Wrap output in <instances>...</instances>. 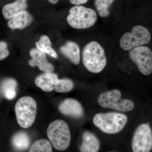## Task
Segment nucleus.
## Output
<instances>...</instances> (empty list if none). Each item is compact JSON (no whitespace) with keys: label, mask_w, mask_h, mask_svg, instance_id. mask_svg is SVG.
<instances>
[{"label":"nucleus","mask_w":152,"mask_h":152,"mask_svg":"<svg viewBox=\"0 0 152 152\" xmlns=\"http://www.w3.org/2000/svg\"><path fill=\"white\" fill-rule=\"evenodd\" d=\"M82 59L85 68L93 73H100L107 65L104 50L96 41H92L85 46L82 53Z\"/></svg>","instance_id":"f257e3e1"},{"label":"nucleus","mask_w":152,"mask_h":152,"mask_svg":"<svg viewBox=\"0 0 152 152\" xmlns=\"http://www.w3.org/2000/svg\"><path fill=\"white\" fill-rule=\"evenodd\" d=\"M128 121L124 114L110 112L96 114L93 118L94 125L103 132L114 134L120 132Z\"/></svg>","instance_id":"f03ea898"},{"label":"nucleus","mask_w":152,"mask_h":152,"mask_svg":"<svg viewBox=\"0 0 152 152\" xmlns=\"http://www.w3.org/2000/svg\"><path fill=\"white\" fill-rule=\"evenodd\" d=\"M47 134L53 146L58 151H65L70 145L69 128L63 120H57L53 122L48 128Z\"/></svg>","instance_id":"7ed1b4c3"},{"label":"nucleus","mask_w":152,"mask_h":152,"mask_svg":"<svg viewBox=\"0 0 152 152\" xmlns=\"http://www.w3.org/2000/svg\"><path fill=\"white\" fill-rule=\"evenodd\" d=\"M67 21L76 29H85L91 27L97 20V15L93 9L84 6L77 5L69 11Z\"/></svg>","instance_id":"20e7f679"},{"label":"nucleus","mask_w":152,"mask_h":152,"mask_svg":"<svg viewBox=\"0 0 152 152\" xmlns=\"http://www.w3.org/2000/svg\"><path fill=\"white\" fill-rule=\"evenodd\" d=\"M15 111L17 121L20 126L24 129L29 128L35 121L37 103L31 97H23L17 102Z\"/></svg>","instance_id":"39448f33"},{"label":"nucleus","mask_w":152,"mask_h":152,"mask_svg":"<svg viewBox=\"0 0 152 152\" xmlns=\"http://www.w3.org/2000/svg\"><path fill=\"white\" fill-rule=\"evenodd\" d=\"M151 39V33L146 28L137 25L132 28L131 32L123 35L120 40V45L123 50L130 51L136 47L149 43Z\"/></svg>","instance_id":"423d86ee"},{"label":"nucleus","mask_w":152,"mask_h":152,"mask_svg":"<svg viewBox=\"0 0 152 152\" xmlns=\"http://www.w3.org/2000/svg\"><path fill=\"white\" fill-rule=\"evenodd\" d=\"M121 93L118 90L105 92L99 96L98 103L102 107L119 111L128 112L132 110L134 107L132 101L128 99H121Z\"/></svg>","instance_id":"0eeeda50"},{"label":"nucleus","mask_w":152,"mask_h":152,"mask_svg":"<svg viewBox=\"0 0 152 152\" xmlns=\"http://www.w3.org/2000/svg\"><path fill=\"white\" fill-rule=\"evenodd\" d=\"M131 59L135 64L139 70L145 75L152 72V52L148 47H136L130 50Z\"/></svg>","instance_id":"6e6552de"},{"label":"nucleus","mask_w":152,"mask_h":152,"mask_svg":"<svg viewBox=\"0 0 152 152\" xmlns=\"http://www.w3.org/2000/svg\"><path fill=\"white\" fill-rule=\"evenodd\" d=\"M132 149L134 152H149L152 149V132L148 124H143L137 128L133 135Z\"/></svg>","instance_id":"1a4fd4ad"},{"label":"nucleus","mask_w":152,"mask_h":152,"mask_svg":"<svg viewBox=\"0 0 152 152\" xmlns=\"http://www.w3.org/2000/svg\"><path fill=\"white\" fill-rule=\"evenodd\" d=\"M58 109L63 115L75 118H80L84 114L81 104L73 99H67L63 101L59 105Z\"/></svg>","instance_id":"9d476101"},{"label":"nucleus","mask_w":152,"mask_h":152,"mask_svg":"<svg viewBox=\"0 0 152 152\" xmlns=\"http://www.w3.org/2000/svg\"><path fill=\"white\" fill-rule=\"evenodd\" d=\"M30 55L32 59L29 61L28 64L31 66H37L41 71L45 72H52L54 70L53 66L48 61L46 56L43 52L34 48L30 51Z\"/></svg>","instance_id":"9b49d317"},{"label":"nucleus","mask_w":152,"mask_h":152,"mask_svg":"<svg viewBox=\"0 0 152 152\" xmlns=\"http://www.w3.org/2000/svg\"><path fill=\"white\" fill-rule=\"evenodd\" d=\"M58 80L56 74L52 72H45L36 78L35 83L44 91L50 92L54 89V86Z\"/></svg>","instance_id":"f8f14e48"},{"label":"nucleus","mask_w":152,"mask_h":152,"mask_svg":"<svg viewBox=\"0 0 152 152\" xmlns=\"http://www.w3.org/2000/svg\"><path fill=\"white\" fill-rule=\"evenodd\" d=\"M33 20L31 15L27 11H23L10 19L7 23L8 26L12 30L18 29L22 30L29 26Z\"/></svg>","instance_id":"ddd939ff"},{"label":"nucleus","mask_w":152,"mask_h":152,"mask_svg":"<svg viewBox=\"0 0 152 152\" xmlns=\"http://www.w3.org/2000/svg\"><path fill=\"white\" fill-rule=\"evenodd\" d=\"M100 143L94 134L86 131L83 134L81 145L80 148L82 152H97L99 150Z\"/></svg>","instance_id":"4468645a"},{"label":"nucleus","mask_w":152,"mask_h":152,"mask_svg":"<svg viewBox=\"0 0 152 152\" xmlns=\"http://www.w3.org/2000/svg\"><path fill=\"white\" fill-rule=\"evenodd\" d=\"M28 7L27 0H16L10 4H7L3 7L2 14L4 18L9 20L24 11Z\"/></svg>","instance_id":"2eb2a0df"},{"label":"nucleus","mask_w":152,"mask_h":152,"mask_svg":"<svg viewBox=\"0 0 152 152\" xmlns=\"http://www.w3.org/2000/svg\"><path fill=\"white\" fill-rule=\"evenodd\" d=\"M60 51L74 64L77 65L80 63V49L77 44L73 42H68L60 48Z\"/></svg>","instance_id":"dca6fc26"},{"label":"nucleus","mask_w":152,"mask_h":152,"mask_svg":"<svg viewBox=\"0 0 152 152\" xmlns=\"http://www.w3.org/2000/svg\"><path fill=\"white\" fill-rule=\"evenodd\" d=\"M17 82L15 79L7 78L1 84V90L4 96L8 100H12L17 95Z\"/></svg>","instance_id":"f3484780"},{"label":"nucleus","mask_w":152,"mask_h":152,"mask_svg":"<svg viewBox=\"0 0 152 152\" xmlns=\"http://www.w3.org/2000/svg\"><path fill=\"white\" fill-rule=\"evenodd\" d=\"M36 45L37 49L40 51L48 54L55 58H58V55L52 48L51 42L48 36L41 37L39 40L36 42Z\"/></svg>","instance_id":"a211bd4d"},{"label":"nucleus","mask_w":152,"mask_h":152,"mask_svg":"<svg viewBox=\"0 0 152 152\" xmlns=\"http://www.w3.org/2000/svg\"><path fill=\"white\" fill-rule=\"evenodd\" d=\"M12 143L13 145L17 150H26L29 146L30 138L26 132H19L13 137Z\"/></svg>","instance_id":"6ab92c4d"},{"label":"nucleus","mask_w":152,"mask_h":152,"mask_svg":"<svg viewBox=\"0 0 152 152\" xmlns=\"http://www.w3.org/2000/svg\"><path fill=\"white\" fill-rule=\"evenodd\" d=\"M115 0H95V6L99 15L102 18L108 17L109 9Z\"/></svg>","instance_id":"aec40b11"},{"label":"nucleus","mask_w":152,"mask_h":152,"mask_svg":"<svg viewBox=\"0 0 152 152\" xmlns=\"http://www.w3.org/2000/svg\"><path fill=\"white\" fill-rule=\"evenodd\" d=\"M29 152H52V145L48 140L45 139L38 140L32 145Z\"/></svg>","instance_id":"412c9836"},{"label":"nucleus","mask_w":152,"mask_h":152,"mask_svg":"<svg viewBox=\"0 0 152 152\" xmlns=\"http://www.w3.org/2000/svg\"><path fill=\"white\" fill-rule=\"evenodd\" d=\"M74 84L72 81L69 79H59L54 86V89L58 93H67L73 89Z\"/></svg>","instance_id":"4be33fe9"},{"label":"nucleus","mask_w":152,"mask_h":152,"mask_svg":"<svg viewBox=\"0 0 152 152\" xmlns=\"http://www.w3.org/2000/svg\"><path fill=\"white\" fill-rule=\"evenodd\" d=\"M10 54L7 45L4 42H0V61L6 58Z\"/></svg>","instance_id":"5701e85b"},{"label":"nucleus","mask_w":152,"mask_h":152,"mask_svg":"<svg viewBox=\"0 0 152 152\" xmlns=\"http://www.w3.org/2000/svg\"><path fill=\"white\" fill-rule=\"evenodd\" d=\"M88 0H70L71 4L75 5H79L85 4L88 2Z\"/></svg>","instance_id":"b1692460"},{"label":"nucleus","mask_w":152,"mask_h":152,"mask_svg":"<svg viewBox=\"0 0 152 152\" xmlns=\"http://www.w3.org/2000/svg\"><path fill=\"white\" fill-rule=\"evenodd\" d=\"M48 1L51 4H56L58 1V0H48Z\"/></svg>","instance_id":"393cba45"}]
</instances>
